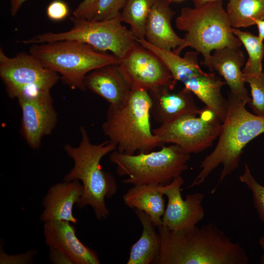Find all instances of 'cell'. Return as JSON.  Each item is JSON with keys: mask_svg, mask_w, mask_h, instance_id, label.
I'll return each mask as SVG.
<instances>
[{"mask_svg": "<svg viewBox=\"0 0 264 264\" xmlns=\"http://www.w3.org/2000/svg\"><path fill=\"white\" fill-rule=\"evenodd\" d=\"M243 78L251 89L252 98L248 104L253 113L264 117V71L256 75L243 76Z\"/></svg>", "mask_w": 264, "mask_h": 264, "instance_id": "26", "label": "cell"}, {"mask_svg": "<svg viewBox=\"0 0 264 264\" xmlns=\"http://www.w3.org/2000/svg\"><path fill=\"white\" fill-rule=\"evenodd\" d=\"M84 84L87 89L113 106L123 104L132 89L118 65H107L93 70L86 75Z\"/></svg>", "mask_w": 264, "mask_h": 264, "instance_id": "20", "label": "cell"}, {"mask_svg": "<svg viewBox=\"0 0 264 264\" xmlns=\"http://www.w3.org/2000/svg\"><path fill=\"white\" fill-rule=\"evenodd\" d=\"M244 167L243 174L239 176L240 180L251 191L253 205L259 219L264 223V186L255 179L247 164L245 163Z\"/></svg>", "mask_w": 264, "mask_h": 264, "instance_id": "27", "label": "cell"}, {"mask_svg": "<svg viewBox=\"0 0 264 264\" xmlns=\"http://www.w3.org/2000/svg\"><path fill=\"white\" fill-rule=\"evenodd\" d=\"M49 260L52 264H73L71 261L63 252L49 247Z\"/></svg>", "mask_w": 264, "mask_h": 264, "instance_id": "32", "label": "cell"}, {"mask_svg": "<svg viewBox=\"0 0 264 264\" xmlns=\"http://www.w3.org/2000/svg\"><path fill=\"white\" fill-rule=\"evenodd\" d=\"M226 115L214 150L200 162V171L187 188L198 186L219 166L222 165L219 184L238 167L243 150L254 138L264 133V117L248 111L245 104L229 94Z\"/></svg>", "mask_w": 264, "mask_h": 264, "instance_id": "2", "label": "cell"}, {"mask_svg": "<svg viewBox=\"0 0 264 264\" xmlns=\"http://www.w3.org/2000/svg\"><path fill=\"white\" fill-rule=\"evenodd\" d=\"M69 9L67 4L62 0L52 1L46 8L48 18L53 21H61L69 15Z\"/></svg>", "mask_w": 264, "mask_h": 264, "instance_id": "29", "label": "cell"}, {"mask_svg": "<svg viewBox=\"0 0 264 264\" xmlns=\"http://www.w3.org/2000/svg\"><path fill=\"white\" fill-rule=\"evenodd\" d=\"M119 14L101 21L72 16L70 19L73 26L67 31L44 33L20 42L33 44L62 40L76 41L98 51H110L120 60L137 41V38L122 24Z\"/></svg>", "mask_w": 264, "mask_h": 264, "instance_id": "8", "label": "cell"}, {"mask_svg": "<svg viewBox=\"0 0 264 264\" xmlns=\"http://www.w3.org/2000/svg\"><path fill=\"white\" fill-rule=\"evenodd\" d=\"M35 251H30L28 252L18 254L15 256H8L10 257H6V260L4 261L1 264H26L32 261V257L35 255Z\"/></svg>", "mask_w": 264, "mask_h": 264, "instance_id": "31", "label": "cell"}, {"mask_svg": "<svg viewBox=\"0 0 264 264\" xmlns=\"http://www.w3.org/2000/svg\"><path fill=\"white\" fill-rule=\"evenodd\" d=\"M169 0H156L148 17L145 39L153 46L179 55L185 47L184 38L174 31L171 21L176 12Z\"/></svg>", "mask_w": 264, "mask_h": 264, "instance_id": "16", "label": "cell"}, {"mask_svg": "<svg viewBox=\"0 0 264 264\" xmlns=\"http://www.w3.org/2000/svg\"><path fill=\"white\" fill-rule=\"evenodd\" d=\"M258 243L261 248L264 251V235L262 236L259 240Z\"/></svg>", "mask_w": 264, "mask_h": 264, "instance_id": "36", "label": "cell"}, {"mask_svg": "<svg viewBox=\"0 0 264 264\" xmlns=\"http://www.w3.org/2000/svg\"><path fill=\"white\" fill-rule=\"evenodd\" d=\"M163 185L141 184L133 185L123 196L124 204L129 208L143 211L148 214L157 227L162 224L165 201L161 190Z\"/></svg>", "mask_w": 264, "mask_h": 264, "instance_id": "21", "label": "cell"}, {"mask_svg": "<svg viewBox=\"0 0 264 264\" xmlns=\"http://www.w3.org/2000/svg\"><path fill=\"white\" fill-rule=\"evenodd\" d=\"M27 0H10V13L15 16L18 13L22 4Z\"/></svg>", "mask_w": 264, "mask_h": 264, "instance_id": "33", "label": "cell"}, {"mask_svg": "<svg viewBox=\"0 0 264 264\" xmlns=\"http://www.w3.org/2000/svg\"><path fill=\"white\" fill-rule=\"evenodd\" d=\"M83 191V185L77 179L64 181L51 186L43 200L44 210L40 220L44 222L62 220L76 224L78 219L73 216V208Z\"/></svg>", "mask_w": 264, "mask_h": 264, "instance_id": "19", "label": "cell"}, {"mask_svg": "<svg viewBox=\"0 0 264 264\" xmlns=\"http://www.w3.org/2000/svg\"><path fill=\"white\" fill-rule=\"evenodd\" d=\"M174 88L168 87L149 92L152 99L151 114L161 124L186 115H198L200 112L190 90L184 87L173 91Z\"/></svg>", "mask_w": 264, "mask_h": 264, "instance_id": "18", "label": "cell"}, {"mask_svg": "<svg viewBox=\"0 0 264 264\" xmlns=\"http://www.w3.org/2000/svg\"><path fill=\"white\" fill-rule=\"evenodd\" d=\"M118 66L132 88L153 92L174 88L176 83L164 62L137 41L120 60Z\"/></svg>", "mask_w": 264, "mask_h": 264, "instance_id": "12", "label": "cell"}, {"mask_svg": "<svg viewBox=\"0 0 264 264\" xmlns=\"http://www.w3.org/2000/svg\"><path fill=\"white\" fill-rule=\"evenodd\" d=\"M175 24L185 32V47L195 49L207 61L211 52L224 48H240L242 44L232 32L229 19L222 0L207 3L199 7H183Z\"/></svg>", "mask_w": 264, "mask_h": 264, "instance_id": "6", "label": "cell"}, {"mask_svg": "<svg viewBox=\"0 0 264 264\" xmlns=\"http://www.w3.org/2000/svg\"><path fill=\"white\" fill-rule=\"evenodd\" d=\"M184 182L181 176L174 179L170 184L161 187L163 194L168 199L162 218V225L174 232L197 226L205 215L202 205L203 195L201 193L189 194L183 199L180 188Z\"/></svg>", "mask_w": 264, "mask_h": 264, "instance_id": "14", "label": "cell"}, {"mask_svg": "<svg viewBox=\"0 0 264 264\" xmlns=\"http://www.w3.org/2000/svg\"><path fill=\"white\" fill-rule=\"evenodd\" d=\"M217 0H192L195 7H199L207 3Z\"/></svg>", "mask_w": 264, "mask_h": 264, "instance_id": "35", "label": "cell"}, {"mask_svg": "<svg viewBox=\"0 0 264 264\" xmlns=\"http://www.w3.org/2000/svg\"><path fill=\"white\" fill-rule=\"evenodd\" d=\"M0 77L10 98L39 90L50 91L60 78L30 53L8 56L0 48Z\"/></svg>", "mask_w": 264, "mask_h": 264, "instance_id": "11", "label": "cell"}, {"mask_svg": "<svg viewBox=\"0 0 264 264\" xmlns=\"http://www.w3.org/2000/svg\"><path fill=\"white\" fill-rule=\"evenodd\" d=\"M156 0H126L119 18L129 25L137 39H145L146 24L149 13Z\"/></svg>", "mask_w": 264, "mask_h": 264, "instance_id": "24", "label": "cell"}, {"mask_svg": "<svg viewBox=\"0 0 264 264\" xmlns=\"http://www.w3.org/2000/svg\"><path fill=\"white\" fill-rule=\"evenodd\" d=\"M50 91L40 90L17 98L22 110L21 133L33 149L40 148L43 138L57 124V113Z\"/></svg>", "mask_w": 264, "mask_h": 264, "instance_id": "13", "label": "cell"}, {"mask_svg": "<svg viewBox=\"0 0 264 264\" xmlns=\"http://www.w3.org/2000/svg\"><path fill=\"white\" fill-rule=\"evenodd\" d=\"M171 2L172 1H177V2H179V1H183L184 0H169Z\"/></svg>", "mask_w": 264, "mask_h": 264, "instance_id": "38", "label": "cell"}, {"mask_svg": "<svg viewBox=\"0 0 264 264\" xmlns=\"http://www.w3.org/2000/svg\"><path fill=\"white\" fill-rule=\"evenodd\" d=\"M260 263L261 264H264V253L262 255L260 258Z\"/></svg>", "mask_w": 264, "mask_h": 264, "instance_id": "37", "label": "cell"}, {"mask_svg": "<svg viewBox=\"0 0 264 264\" xmlns=\"http://www.w3.org/2000/svg\"><path fill=\"white\" fill-rule=\"evenodd\" d=\"M44 234L45 243L65 254L73 264H99L95 251L87 246L78 238L71 222L53 220L44 222Z\"/></svg>", "mask_w": 264, "mask_h": 264, "instance_id": "15", "label": "cell"}, {"mask_svg": "<svg viewBox=\"0 0 264 264\" xmlns=\"http://www.w3.org/2000/svg\"><path fill=\"white\" fill-rule=\"evenodd\" d=\"M142 226L139 239L131 246L127 264L153 263L160 254L161 240L157 226L145 212L133 209Z\"/></svg>", "mask_w": 264, "mask_h": 264, "instance_id": "22", "label": "cell"}, {"mask_svg": "<svg viewBox=\"0 0 264 264\" xmlns=\"http://www.w3.org/2000/svg\"><path fill=\"white\" fill-rule=\"evenodd\" d=\"M81 140L77 147L66 144L64 150L74 161L72 169L64 177V181L79 180L83 187V194L77 206L83 208L89 205L99 220L106 219L110 211L105 199L110 198L117 192L114 177L102 169L100 162L107 154L116 149V146L110 140L99 144H92L88 132L80 128Z\"/></svg>", "mask_w": 264, "mask_h": 264, "instance_id": "3", "label": "cell"}, {"mask_svg": "<svg viewBox=\"0 0 264 264\" xmlns=\"http://www.w3.org/2000/svg\"><path fill=\"white\" fill-rule=\"evenodd\" d=\"M137 41L164 62L175 81L182 83L184 87L202 102L221 122L224 121L228 101L223 97L221 89L226 83L215 73L202 70L198 63V52L189 51L181 57L172 51L153 46L145 39H137Z\"/></svg>", "mask_w": 264, "mask_h": 264, "instance_id": "9", "label": "cell"}, {"mask_svg": "<svg viewBox=\"0 0 264 264\" xmlns=\"http://www.w3.org/2000/svg\"><path fill=\"white\" fill-rule=\"evenodd\" d=\"M29 53L44 66L60 75L64 84L82 91L87 90L84 80L89 72L120 62L112 54L97 51L86 44L73 40L33 44Z\"/></svg>", "mask_w": 264, "mask_h": 264, "instance_id": "5", "label": "cell"}, {"mask_svg": "<svg viewBox=\"0 0 264 264\" xmlns=\"http://www.w3.org/2000/svg\"><path fill=\"white\" fill-rule=\"evenodd\" d=\"M126 0H99L92 20L101 21L114 17L120 14Z\"/></svg>", "mask_w": 264, "mask_h": 264, "instance_id": "28", "label": "cell"}, {"mask_svg": "<svg viewBox=\"0 0 264 264\" xmlns=\"http://www.w3.org/2000/svg\"><path fill=\"white\" fill-rule=\"evenodd\" d=\"M244 62V53L240 48L224 47L214 50L209 59L201 63L219 72L230 88L229 94L246 105L251 98L244 86L241 69Z\"/></svg>", "mask_w": 264, "mask_h": 264, "instance_id": "17", "label": "cell"}, {"mask_svg": "<svg viewBox=\"0 0 264 264\" xmlns=\"http://www.w3.org/2000/svg\"><path fill=\"white\" fill-rule=\"evenodd\" d=\"M161 240L155 264H247L244 248L216 224L174 232L161 225L157 227Z\"/></svg>", "mask_w": 264, "mask_h": 264, "instance_id": "1", "label": "cell"}, {"mask_svg": "<svg viewBox=\"0 0 264 264\" xmlns=\"http://www.w3.org/2000/svg\"><path fill=\"white\" fill-rule=\"evenodd\" d=\"M151 106L149 92L142 88H132L122 105H110L102 128L117 151L132 155L163 146L151 130Z\"/></svg>", "mask_w": 264, "mask_h": 264, "instance_id": "4", "label": "cell"}, {"mask_svg": "<svg viewBox=\"0 0 264 264\" xmlns=\"http://www.w3.org/2000/svg\"><path fill=\"white\" fill-rule=\"evenodd\" d=\"M232 32L245 47L248 59L242 70L243 76L256 75L263 71L262 61L264 57V45L258 36L251 33L232 28Z\"/></svg>", "mask_w": 264, "mask_h": 264, "instance_id": "25", "label": "cell"}, {"mask_svg": "<svg viewBox=\"0 0 264 264\" xmlns=\"http://www.w3.org/2000/svg\"><path fill=\"white\" fill-rule=\"evenodd\" d=\"M190 154L177 145L163 146L160 150L137 154L113 151L110 160L116 166L119 176H127L123 182L132 185L165 186L188 169Z\"/></svg>", "mask_w": 264, "mask_h": 264, "instance_id": "7", "label": "cell"}, {"mask_svg": "<svg viewBox=\"0 0 264 264\" xmlns=\"http://www.w3.org/2000/svg\"><path fill=\"white\" fill-rule=\"evenodd\" d=\"M256 24L258 29V38L263 42L264 40V20L257 21Z\"/></svg>", "mask_w": 264, "mask_h": 264, "instance_id": "34", "label": "cell"}, {"mask_svg": "<svg viewBox=\"0 0 264 264\" xmlns=\"http://www.w3.org/2000/svg\"><path fill=\"white\" fill-rule=\"evenodd\" d=\"M99 0H83L73 12V16L92 20L95 14Z\"/></svg>", "mask_w": 264, "mask_h": 264, "instance_id": "30", "label": "cell"}, {"mask_svg": "<svg viewBox=\"0 0 264 264\" xmlns=\"http://www.w3.org/2000/svg\"><path fill=\"white\" fill-rule=\"evenodd\" d=\"M197 115L183 116L161 124L153 132L163 145L172 143L187 153L201 152L212 145L221 130L220 120L209 108L201 109Z\"/></svg>", "mask_w": 264, "mask_h": 264, "instance_id": "10", "label": "cell"}, {"mask_svg": "<svg viewBox=\"0 0 264 264\" xmlns=\"http://www.w3.org/2000/svg\"><path fill=\"white\" fill-rule=\"evenodd\" d=\"M226 11L232 27H247L264 20V0H230Z\"/></svg>", "mask_w": 264, "mask_h": 264, "instance_id": "23", "label": "cell"}]
</instances>
